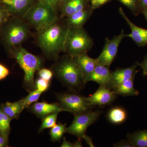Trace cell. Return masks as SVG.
<instances>
[{"instance_id": "6da1fadb", "label": "cell", "mask_w": 147, "mask_h": 147, "mask_svg": "<svg viewBox=\"0 0 147 147\" xmlns=\"http://www.w3.org/2000/svg\"><path fill=\"white\" fill-rule=\"evenodd\" d=\"M69 29L65 18L59 17L52 24L37 31V44L46 57L56 61L60 54L64 52Z\"/></svg>"}, {"instance_id": "7a4b0ae2", "label": "cell", "mask_w": 147, "mask_h": 147, "mask_svg": "<svg viewBox=\"0 0 147 147\" xmlns=\"http://www.w3.org/2000/svg\"><path fill=\"white\" fill-rule=\"evenodd\" d=\"M52 67L54 75L69 90L79 93L87 84L86 77L73 58L64 55Z\"/></svg>"}, {"instance_id": "3957f363", "label": "cell", "mask_w": 147, "mask_h": 147, "mask_svg": "<svg viewBox=\"0 0 147 147\" xmlns=\"http://www.w3.org/2000/svg\"><path fill=\"white\" fill-rule=\"evenodd\" d=\"M30 28L24 18L16 16H11L3 24L0 28V42L8 53L28 38Z\"/></svg>"}, {"instance_id": "277c9868", "label": "cell", "mask_w": 147, "mask_h": 147, "mask_svg": "<svg viewBox=\"0 0 147 147\" xmlns=\"http://www.w3.org/2000/svg\"><path fill=\"white\" fill-rule=\"evenodd\" d=\"M8 54L11 58L15 59L24 70V82L27 88L34 89L35 73L42 68L43 59L30 53L21 45L13 48Z\"/></svg>"}, {"instance_id": "5b68a950", "label": "cell", "mask_w": 147, "mask_h": 147, "mask_svg": "<svg viewBox=\"0 0 147 147\" xmlns=\"http://www.w3.org/2000/svg\"><path fill=\"white\" fill-rule=\"evenodd\" d=\"M94 42L84 27L69 28L64 45V52L72 57L91 50Z\"/></svg>"}, {"instance_id": "8992f818", "label": "cell", "mask_w": 147, "mask_h": 147, "mask_svg": "<svg viewBox=\"0 0 147 147\" xmlns=\"http://www.w3.org/2000/svg\"><path fill=\"white\" fill-rule=\"evenodd\" d=\"M59 17V12L51 6L37 0L24 19L30 28L37 31L52 24Z\"/></svg>"}, {"instance_id": "52a82bcc", "label": "cell", "mask_w": 147, "mask_h": 147, "mask_svg": "<svg viewBox=\"0 0 147 147\" xmlns=\"http://www.w3.org/2000/svg\"><path fill=\"white\" fill-rule=\"evenodd\" d=\"M102 113L101 110H90L75 114L71 125L67 128L66 132L79 139L83 138L88 127L96 121Z\"/></svg>"}, {"instance_id": "ba28073f", "label": "cell", "mask_w": 147, "mask_h": 147, "mask_svg": "<svg viewBox=\"0 0 147 147\" xmlns=\"http://www.w3.org/2000/svg\"><path fill=\"white\" fill-rule=\"evenodd\" d=\"M69 91L57 94L59 104L66 112L74 115L92 108L89 104L87 97L79 94V93Z\"/></svg>"}, {"instance_id": "9c48e42d", "label": "cell", "mask_w": 147, "mask_h": 147, "mask_svg": "<svg viewBox=\"0 0 147 147\" xmlns=\"http://www.w3.org/2000/svg\"><path fill=\"white\" fill-rule=\"evenodd\" d=\"M125 37L126 34L124 30H122L118 35H115L112 39L105 38L102 52L96 59L98 64L110 67L117 54L119 45Z\"/></svg>"}, {"instance_id": "30bf717a", "label": "cell", "mask_w": 147, "mask_h": 147, "mask_svg": "<svg viewBox=\"0 0 147 147\" xmlns=\"http://www.w3.org/2000/svg\"><path fill=\"white\" fill-rule=\"evenodd\" d=\"M37 0H1L0 4L11 16L24 18Z\"/></svg>"}, {"instance_id": "8fae6325", "label": "cell", "mask_w": 147, "mask_h": 147, "mask_svg": "<svg viewBox=\"0 0 147 147\" xmlns=\"http://www.w3.org/2000/svg\"><path fill=\"white\" fill-rule=\"evenodd\" d=\"M87 97L89 104L92 108L95 106L104 107L111 105L117 98V94L108 87L100 85L95 92Z\"/></svg>"}, {"instance_id": "7c38bea8", "label": "cell", "mask_w": 147, "mask_h": 147, "mask_svg": "<svg viewBox=\"0 0 147 147\" xmlns=\"http://www.w3.org/2000/svg\"><path fill=\"white\" fill-rule=\"evenodd\" d=\"M119 12L125 19L129 27L131 32L126 34V37L130 38L139 47H144L147 45V29L137 26L127 17L121 7L119 9Z\"/></svg>"}, {"instance_id": "4fadbf2b", "label": "cell", "mask_w": 147, "mask_h": 147, "mask_svg": "<svg viewBox=\"0 0 147 147\" xmlns=\"http://www.w3.org/2000/svg\"><path fill=\"white\" fill-rule=\"evenodd\" d=\"M139 66H140V63L137 61L129 67L117 69L115 71H112L111 82L108 88L112 90L113 87L116 85L136 76L139 71L136 69Z\"/></svg>"}, {"instance_id": "5bb4252c", "label": "cell", "mask_w": 147, "mask_h": 147, "mask_svg": "<svg viewBox=\"0 0 147 147\" xmlns=\"http://www.w3.org/2000/svg\"><path fill=\"white\" fill-rule=\"evenodd\" d=\"M88 0H62L59 9V17L66 18L88 7Z\"/></svg>"}, {"instance_id": "9a60e30c", "label": "cell", "mask_w": 147, "mask_h": 147, "mask_svg": "<svg viewBox=\"0 0 147 147\" xmlns=\"http://www.w3.org/2000/svg\"><path fill=\"white\" fill-rule=\"evenodd\" d=\"M112 78V71L110 67L98 64L94 70L86 78L87 83L89 82H96L99 85L109 88Z\"/></svg>"}, {"instance_id": "2e32d148", "label": "cell", "mask_w": 147, "mask_h": 147, "mask_svg": "<svg viewBox=\"0 0 147 147\" xmlns=\"http://www.w3.org/2000/svg\"><path fill=\"white\" fill-rule=\"evenodd\" d=\"M30 110L32 113L42 118L52 113L66 112L59 103H50L46 102H34L30 107Z\"/></svg>"}, {"instance_id": "e0dca14e", "label": "cell", "mask_w": 147, "mask_h": 147, "mask_svg": "<svg viewBox=\"0 0 147 147\" xmlns=\"http://www.w3.org/2000/svg\"><path fill=\"white\" fill-rule=\"evenodd\" d=\"M93 11V9L89 6L77 11L65 18L67 24L69 28L83 27L89 19Z\"/></svg>"}, {"instance_id": "ac0fdd59", "label": "cell", "mask_w": 147, "mask_h": 147, "mask_svg": "<svg viewBox=\"0 0 147 147\" xmlns=\"http://www.w3.org/2000/svg\"><path fill=\"white\" fill-rule=\"evenodd\" d=\"M73 58L76 63L81 69L86 79L93 71L98 64L96 59L90 57L87 53H84Z\"/></svg>"}, {"instance_id": "d6986e66", "label": "cell", "mask_w": 147, "mask_h": 147, "mask_svg": "<svg viewBox=\"0 0 147 147\" xmlns=\"http://www.w3.org/2000/svg\"><path fill=\"white\" fill-rule=\"evenodd\" d=\"M135 78L134 76L131 79L116 85L112 89V90L116 94L123 96H137L139 95V92L134 88Z\"/></svg>"}, {"instance_id": "ffe728a7", "label": "cell", "mask_w": 147, "mask_h": 147, "mask_svg": "<svg viewBox=\"0 0 147 147\" xmlns=\"http://www.w3.org/2000/svg\"><path fill=\"white\" fill-rule=\"evenodd\" d=\"M0 106L4 113L11 120L18 118L25 109L22 99L15 102H6Z\"/></svg>"}, {"instance_id": "44dd1931", "label": "cell", "mask_w": 147, "mask_h": 147, "mask_svg": "<svg viewBox=\"0 0 147 147\" xmlns=\"http://www.w3.org/2000/svg\"><path fill=\"white\" fill-rule=\"evenodd\" d=\"M127 137L134 147H147V129L128 133Z\"/></svg>"}, {"instance_id": "7402d4cb", "label": "cell", "mask_w": 147, "mask_h": 147, "mask_svg": "<svg viewBox=\"0 0 147 147\" xmlns=\"http://www.w3.org/2000/svg\"><path fill=\"white\" fill-rule=\"evenodd\" d=\"M108 120L114 124H119L123 123L127 118V113L123 108L115 107L111 108L108 113Z\"/></svg>"}, {"instance_id": "603a6c76", "label": "cell", "mask_w": 147, "mask_h": 147, "mask_svg": "<svg viewBox=\"0 0 147 147\" xmlns=\"http://www.w3.org/2000/svg\"><path fill=\"white\" fill-rule=\"evenodd\" d=\"M66 123H59L56 124L50 130V136L52 142H55L60 141L64 134L66 132Z\"/></svg>"}, {"instance_id": "cb8c5ba5", "label": "cell", "mask_w": 147, "mask_h": 147, "mask_svg": "<svg viewBox=\"0 0 147 147\" xmlns=\"http://www.w3.org/2000/svg\"><path fill=\"white\" fill-rule=\"evenodd\" d=\"M59 113H52L42 118V123L39 129L38 132L42 131L44 129L52 128L56 124L57 118Z\"/></svg>"}, {"instance_id": "d4e9b609", "label": "cell", "mask_w": 147, "mask_h": 147, "mask_svg": "<svg viewBox=\"0 0 147 147\" xmlns=\"http://www.w3.org/2000/svg\"><path fill=\"white\" fill-rule=\"evenodd\" d=\"M11 121V119L4 113L0 106V131L3 134L9 136Z\"/></svg>"}, {"instance_id": "484cf974", "label": "cell", "mask_w": 147, "mask_h": 147, "mask_svg": "<svg viewBox=\"0 0 147 147\" xmlns=\"http://www.w3.org/2000/svg\"><path fill=\"white\" fill-rule=\"evenodd\" d=\"M42 94V92L36 89L30 91L28 95L22 99L24 109L28 108L33 103L36 102Z\"/></svg>"}, {"instance_id": "4316f807", "label": "cell", "mask_w": 147, "mask_h": 147, "mask_svg": "<svg viewBox=\"0 0 147 147\" xmlns=\"http://www.w3.org/2000/svg\"><path fill=\"white\" fill-rule=\"evenodd\" d=\"M119 1L127 7L135 16L141 13L137 0H118Z\"/></svg>"}, {"instance_id": "83f0119b", "label": "cell", "mask_w": 147, "mask_h": 147, "mask_svg": "<svg viewBox=\"0 0 147 147\" xmlns=\"http://www.w3.org/2000/svg\"><path fill=\"white\" fill-rule=\"evenodd\" d=\"M34 84L35 89L37 90L42 93L48 89L50 86V81H47L39 77L36 79Z\"/></svg>"}, {"instance_id": "f1b7e54d", "label": "cell", "mask_w": 147, "mask_h": 147, "mask_svg": "<svg viewBox=\"0 0 147 147\" xmlns=\"http://www.w3.org/2000/svg\"><path fill=\"white\" fill-rule=\"evenodd\" d=\"M38 75L40 78L50 81L53 78L54 74L52 70L47 68H41L38 70Z\"/></svg>"}, {"instance_id": "f546056e", "label": "cell", "mask_w": 147, "mask_h": 147, "mask_svg": "<svg viewBox=\"0 0 147 147\" xmlns=\"http://www.w3.org/2000/svg\"><path fill=\"white\" fill-rule=\"evenodd\" d=\"M10 16L8 11L0 4V28L9 19Z\"/></svg>"}, {"instance_id": "4dcf8cb0", "label": "cell", "mask_w": 147, "mask_h": 147, "mask_svg": "<svg viewBox=\"0 0 147 147\" xmlns=\"http://www.w3.org/2000/svg\"><path fill=\"white\" fill-rule=\"evenodd\" d=\"M40 1L51 6L59 12V9L62 0H39Z\"/></svg>"}, {"instance_id": "1f68e13d", "label": "cell", "mask_w": 147, "mask_h": 147, "mask_svg": "<svg viewBox=\"0 0 147 147\" xmlns=\"http://www.w3.org/2000/svg\"><path fill=\"white\" fill-rule=\"evenodd\" d=\"M110 0H90V7L92 9H96L99 8L103 5L109 2Z\"/></svg>"}, {"instance_id": "d6a6232c", "label": "cell", "mask_w": 147, "mask_h": 147, "mask_svg": "<svg viewBox=\"0 0 147 147\" xmlns=\"http://www.w3.org/2000/svg\"><path fill=\"white\" fill-rule=\"evenodd\" d=\"M9 74V69L4 65L0 63V81L5 79Z\"/></svg>"}, {"instance_id": "836d02e7", "label": "cell", "mask_w": 147, "mask_h": 147, "mask_svg": "<svg viewBox=\"0 0 147 147\" xmlns=\"http://www.w3.org/2000/svg\"><path fill=\"white\" fill-rule=\"evenodd\" d=\"M9 136L0 133V147H8Z\"/></svg>"}, {"instance_id": "e575fe53", "label": "cell", "mask_w": 147, "mask_h": 147, "mask_svg": "<svg viewBox=\"0 0 147 147\" xmlns=\"http://www.w3.org/2000/svg\"><path fill=\"white\" fill-rule=\"evenodd\" d=\"M113 146L115 147H134L132 144L128 140L124 139L121 140L120 142L114 144Z\"/></svg>"}, {"instance_id": "d590c367", "label": "cell", "mask_w": 147, "mask_h": 147, "mask_svg": "<svg viewBox=\"0 0 147 147\" xmlns=\"http://www.w3.org/2000/svg\"><path fill=\"white\" fill-rule=\"evenodd\" d=\"M140 66L143 70V76H147V53L145 55L144 60L141 63H140Z\"/></svg>"}, {"instance_id": "8d00e7d4", "label": "cell", "mask_w": 147, "mask_h": 147, "mask_svg": "<svg viewBox=\"0 0 147 147\" xmlns=\"http://www.w3.org/2000/svg\"><path fill=\"white\" fill-rule=\"evenodd\" d=\"M137 1L141 12L142 10L147 8V0H137Z\"/></svg>"}, {"instance_id": "74e56055", "label": "cell", "mask_w": 147, "mask_h": 147, "mask_svg": "<svg viewBox=\"0 0 147 147\" xmlns=\"http://www.w3.org/2000/svg\"><path fill=\"white\" fill-rule=\"evenodd\" d=\"M61 147H75V143H71L68 142L66 139L65 137H64L62 144L61 146Z\"/></svg>"}, {"instance_id": "f35d334b", "label": "cell", "mask_w": 147, "mask_h": 147, "mask_svg": "<svg viewBox=\"0 0 147 147\" xmlns=\"http://www.w3.org/2000/svg\"><path fill=\"white\" fill-rule=\"evenodd\" d=\"M83 139H84V140L86 141V142L88 143V144L90 145V146L94 147V146H94V145L92 144V139L89 136H88L87 135H86L83 137Z\"/></svg>"}, {"instance_id": "ab89813d", "label": "cell", "mask_w": 147, "mask_h": 147, "mask_svg": "<svg viewBox=\"0 0 147 147\" xmlns=\"http://www.w3.org/2000/svg\"><path fill=\"white\" fill-rule=\"evenodd\" d=\"M75 143V147H82V142L81 141V139H79L77 141L74 142Z\"/></svg>"}, {"instance_id": "60d3db41", "label": "cell", "mask_w": 147, "mask_h": 147, "mask_svg": "<svg viewBox=\"0 0 147 147\" xmlns=\"http://www.w3.org/2000/svg\"><path fill=\"white\" fill-rule=\"evenodd\" d=\"M141 12H142L143 15H144V16L145 19L147 21V8L142 10L141 11Z\"/></svg>"}, {"instance_id": "b9f144b4", "label": "cell", "mask_w": 147, "mask_h": 147, "mask_svg": "<svg viewBox=\"0 0 147 147\" xmlns=\"http://www.w3.org/2000/svg\"><path fill=\"white\" fill-rule=\"evenodd\" d=\"M0 133H1V131H0Z\"/></svg>"}, {"instance_id": "7bdbcfd3", "label": "cell", "mask_w": 147, "mask_h": 147, "mask_svg": "<svg viewBox=\"0 0 147 147\" xmlns=\"http://www.w3.org/2000/svg\"><path fill=\"white\" fill-rule=\"evenodd\" d=\"M0 1H1V0H0Z\"/></svg>"}]
</instances>
